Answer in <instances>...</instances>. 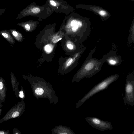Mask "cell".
<instances>
[{"mask_svg": "<svg viewBox=\"0 0 134 134\" xmlns=\"http://www.w3.org/2000/svg\"><path fill=\"white\" fill-rule=\"evenodd\" d=\"M19 96L21 98H22L24 97V93L22 91H21L20 92Z\"/></svg>", "mask_w": 134, "mask_h": 134, "instance_id": "cell-18", "label": "cell"}, {"mask_svg": "<svg viewBox=\"0 0 134 134\" xmlns=\"http://www.w3.org/2000/svg\"><path fill=\"white\" fill-rule=\"evenodd\" d=\"M6 133L3 131H0V134H6Z\"/></svg>", "mask_w": 134, "mask_h": 134, "instance_id": "cell-20", "label": "cell"}, {"mask_svg": "<svg viewBox=\"0 0 134 134\" xmlns=\"http://www.w3.org/2000/svg\"><path fill=\"white\" fill-rule=\"evenodd\" d=\"M62 37L56 35L52 38V41L54 43H55L62 40Z\"/></svg>", "mask_w": 134, "mask_h": 134, "instance_id": "cell-12", "label": "cell"}, {"mask_svg": "<svg viewBox=\"0 0 134 134\" xmlns=\"http://www.w3.org/2000/svg\"><path fill=\"white\" fill-rule=\"evenodd\" d=\"M79 7L81 9L92 12L98 15L101 19L105 21L111 16L110 13L107 10L99 6L94 5L81 4Z\"/></svg>", "mask_w": 134, "mask_h": 134, "instance_id": "cell-5", "label": "cell"}, {"mask_svg": "<svg viewBox=\"0 0 134 134\" xmlns=\"http://www.w3.org/2000/svg\"><path fill=\"white\" fill-rule=\"evenodd\" d=\"M132 1L133 2H134V0H130Z\"/></svg>", "mask_w": 134, "mask_h": 134, "instance_id": "cell-21", "label": "cell"}, {"mask_svg": "<svg viewBox=\"0 0 134 134\" xmlns=\"http://www.w3.org/2000/svg\"><path fill=\"white\" fill-rule=\"evenodd\" d=\"M67 46L68 48L69 49H73V47L72 45L70 44H67Z\"/></svg>", "mask_w": 134, "mask_h": 134, "instance_id": "cell-17", "label": "cell"}, {"mask_svg": "<svg viewBox=\"0 0 134 134\" xmlns=\"http://www.w3.org/2000/svg\"></svg>", "mask_w": 134, "mask_h": 134, "instance_id": "cell-22", "label": "cell"}, {"mask_svg": "<svg viewBox=\"0 0 134 134\" xmlns=\"http://www.w3.org/2000/svg\"><path fill=\"white\" fill-rule=\"evenodd\" d=\"M85 120L91 126L101 131L111 130L113 129L110 122L103 121L97 117L88 116L86 118Z\"/></svg>", "mask_w": 134, "mask_h": 134, "instance_id": "cell-4", "label": "cell"}, {"mask_svg": "<svg viewBox=\"0 0 134 134\" xmlns=\"http://www.w3.org/2000/svg\"><path fill=\"white\" fill-rule=\"evenodd\" d=\"M134 18H133V20L130 26V34L131 35L130 37H131V39H132L133 41H134Z\"/></svg>", "mask_w": 134, "mask_h": 134, "instance_id": "cell-10", "label": "cell"}, {"mask_svg": "<svg viewBox=\"0 0 134 134\" xmlns=\"http://www.w3.org/2000/svg\"><path fill=\"white\" fill-rule=\"evenodd\" d=\"M32 11L34 13H37L39 12L40 11V9L37 7H35L33 8L32 9Z\"/></svg>", "mask_w": 134, "mask_h": 134, "instance_id": "cell-15", "label": "cell"}, {"mask_svg": "<svg viewBox=\"0 0 134 134\" xmlns=\"http://www.w3.org/2000/svg\"><path fill=\"white\" fill-rule=\"evenodd\" d=\"M53 47L51 44H48L46 45L44 47L45 51L48 53H50L53 49Z\"/></svg>", "mask_w": 134, "mask_h": 134, "instance_id": "cell-11", "label": "cell"}, {"mask_svg": "<svg viewBox=\"0 0 134 134\" xmlns=\"http://www.w3.org/2000/svg\"><path fill=\"white\" fill-rule=\"evenodd\" d=\"M125 95L123 97L125 105L127 103L131 106L134 105V77L130 73L127 77L125 87Z\"/></svg>", "mask_w": 134, "mask_h": 134, "instance_id": "cell-3", "label": "cell"}, {"mask_svg": "<svg viewBox=\"0 0 134 134\" xmlns=\"http://www.w3.org/2000/svg\"><path fill=\"white\" fill-rule=\"evenodd\" d=\"M92 55H89L86 59L80 71L78 78L79 81L84 78H90L100 70L104 62L102 59L93 58Z\"/></svg>", "mask_w": 134, "mask_h": 134, "instance_id": "cell-1", "label": "cell"}, {"mask_svg": "<svg viewBox=\"0 0 134 134\" xmlns=\"http://www.w3.org/2000/svg\"><path fill=\"white\" fill-rule=\"evenodd\" d=\"M50 3L51 4L54 6H55L56 5V4L55 2L52 0H51L50 1Z\"/></svg>", "mask_w": 134, "mask_h": 134, "instance_id": "cell-19", "label": "cell"}, {"mask_svg": "<svg viewBox=\"0 0 134 134\" xmlns=\"http://www.w3.org/2000/svg\"><path fill=\"white\" fill-rule=\"evenodd\" d=\"M0 35L12 44H14L15 41L8 31L3 30L0 31Z\"/></svg>", "mask_w": 134, "mask_h": 134, "instance_id": "cell-7", "label": "cell"}, {"mask_svg": "<svg viewBox=\"0 0 134 134\" xmlns=\"http://www.w3.org/2000/svg\"><path fill=\"white\" fill-rule=\"evenodd\" d=\"M74 61L73 59L72 58H70L68 59L66 62V66L68 67L70 66L72 63Z\"/></svg>", "mask_w": 134, "mask_h": 134, "instance_id": "cell-14", "label": "cell"}, {"mask_svg": "<svg viewBox=\"0 0 134 134\" xmlns=\"http://www.w3.org/2000/svg\"><path fill=\"white\" fill-rule=\"evenodd\" d=\"M5 9V8H3L0 9V16L4 13Z\"/></svg>", "mask_w": 134, "mask_h": 134, "instance_id": "cell-16", "label": "cell"}, {"mask_svg": "<svg viewBox=\"0 0 134 134\" xmlns=\"http://www.w3.org/2000/svg\"><path fill=\"white\" fill-rule=\"evenodd\" d=\"M43 92V89L41 88H37L35 91V93L38 95H41L42 94Z\"/></svg>", "mask_w": 134, "mask_h": 134, "instance_id": "cell-13", "label": "cell"}, {"mask_svg": "<svg viewBox=\"0 0 134 134\" xmlns=\"http://www.w3.org/2000/svg\"><path fill=\"white\" fill-rule=\"evenodd\" d=\"M20 113L18 110V109H15L13 111H12L10 115L9 116L8 119L14 118L18 117L19 116Z\"/></svg>", "mask_w": 134, "mask_h": 134, "instance_id": "cell-9", "label": "cell"}, {"mask_svg": "<svg viewBox=\"0 0 134 134\" xmlns=\"http://www.w3.org/2000/svg\"><path fill=\"white\" fill-rule=\"evenodd\" d=\"M8 31L16 41L19 42L23 41V36L21 33L14 29H11Z\"/></svg>", "mask_w": 134, "mask_h": 134, "instance_id": "cell-8", "label": "cell"}, {"mask_svg": "<svg viewBox=\"0 0 134 134\" xmlns=\"http://www.w3.org/2000/svg\"><path fill=\"white\" fill-rule=\"evenodd\" d=\"M102 60L104 62H106L109 64L113 66H116L120 64L121 62V58L119 56L117 55H110L108 54L105 55Z\"/></svg>", "mask_w": 134, "mask_h": 134, "instance_id": "cell-6", "label": "cell"}, {"mask_svg": "<svg viewBox=\"0 0 134 134\" xmlns=\"http://www.w3.org/2000/svg\"><path fill=\"white\" fill-rule=\"evenodd\" d=\"M118 74L112 75L102 80L87 92L77 103L78 108L91 97L99 92L107 89L112 83L118 78Z\"/></svg>", "mask_w": 134, "mask_h": 134, "instance_id": "cell-2", "label": "cell"}]
</instances>
